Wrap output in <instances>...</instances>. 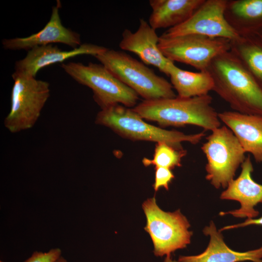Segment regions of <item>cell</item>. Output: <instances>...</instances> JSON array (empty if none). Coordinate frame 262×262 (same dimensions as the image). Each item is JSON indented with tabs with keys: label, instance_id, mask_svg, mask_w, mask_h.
<instances>
[{
	"label": "cell",
	"instance_id": "cell-1",
	"mask_svg": "<svg viewBox=\"0 0 262 262\" xmlns=\"http://www.w3.org/2000/svg\"><path fill=\"white\" fill-rule=\"evenodd\" d=\"M207 70L213 80V91L234 111L262 116V88L230 50L215 57Z\"/></svg>",
	"mask_w": 262,
	"mask_h": 262
},
{
	"label": "cell",
	"instance_id": "cell-2",
	"mask_svg": "<svg viewBox=\"0 0 262 262\" xmlns=\"http://www.w3.org/2000/svg\"><path fill=\"white\" fill-rule=\"evenodd\" d=\"M209 94L188 98L144 100L133 109L143 119L162 127L192 125L213 131L221 126L218 113L212 106Z\"/></svg>",
	"mask_w": 262,
	"mask_h": 262
},
{
	"label": "cell",
	"instance_id": "cell-3",
	"mask_svg": "<svg viewBox=\"0 0 262 262\" xmlns=\"http://www.w3.org/2000/svg\"><path fill=\"white\" fill-rule=\"evenodd\" d=\"M95 123L110 128L127 139L164 142L177 149H183L182 142L195 145L206 135L204 131L187 134L151 125L145 121L133 108L119 104L101 109L96 116Z\"/></svg>",
	"mask_w": 262,
	"mask_h": 262
},
{
	"label": "cell",
	"instance_id": "cell-4",
	"mask_svg": "<svg viewBox=\"0 0 262 262\" xmlns=\"http://www.w3.org/2000/svg\"><path fill=\"white\" fill-rule=\"evenodd\" d=\"M95 57L118 80L144 100L177 97L171 83L128 54L107 49Z\"/></svg>",
	"mask_w": 262,
	"mask_h": 262
},
{
	"label": "cell",
	"instance_id": "cell-5",
	"mask_svg": "<svg viewBox=\"0 0 262 262\" xmlns=\"http://www.w3.org/2000/svg\"><path fill=\"white\" fill-rule=\"evenodd\" d=\"M61 66L75 81L93 91L94 99L101 109L117 104L129 108L136 106L138 94L102 64L69 62Z\"/></svg>",
	"mask_w": 262,
	"mask_h": 262
},
{
	"label": "cell",
	"instance_id": "cell-6",
	"mask_svg": "<svg viewBox=\"0 0 262 262\" xmlns=\"http://www.w3.org/2000/svg\"><path fill=\"white\" fill-rule=\"evenodd\" d=\"M206 140L201 147L207 160L206 179L217 189L227 188L245 160L246 152L226 126L213 131Z\"/></svg>",
	"mask_w": 262,
	"mask_h": 262
},
{
	"label": "cell",
	"instance_id": "cell-7",
	"mask_svg": "<svg viewBox=\"0 0 262 262\" xmlns=\"http://www.w3.org/2000/svg\"><path fill=\"white\" fill-rule=\"evenodd\" d=\"M142 208L147 221L144 229L151 238L156 256H171L190 243L193 234L189 230L190 225L180 210L172 213L163 211L155 196L144 202Z\"/></svg>",
	"mask_w": 262,
	"mask_h": 262
},
{
	"label": "cell",
	"instance_id": "cell-8",
	"mask_svg": "<svg viewBox=\"0 0 262 262\" xmlns=\"http://www.w3.org/2000/svg\"><path fill=\"white\" fill-rule=\"evenodd\" d=\"M9 113L4 121L5 127L11 133L32 128L39 118L50 95L49 84L13 73Z\"/></svg>",
	"mask_w": 262,
	"mask_h": 262
},
{
	"label": "cell",
	"instance_id": "cell-9",
	"mask_svg": "<svg viewBox=\"0 0 262 262\" xmlns=\"http://www.w3.org/2000/svg\"><path fill=\"white\" fill-rule=\"evenodd\" d=\"M158 46L164 55L170 61L205 71L215 57L230 50L231 41L193 34L175 37L161 35Z\"/></svg>",
	"mask_w": 262,
	"mask_h": 262
},
{
	"label": "cell",
	"instance_id": "cell-10",
	"mask_svg": "<svg viewBox=\"0 0 262 262\" xmlns=\"http://www.w3.org/2000/svg\"><path fill=\"white\" fill-rule=\"evenodd\" d=\"M227 3L226 0H205L187 20L169 28L162 35L175 37L193 34L230 41L237 39L240 34L225 16Z\"/></svg>",
	"mask_w": 262,
	"mask_h": 262
},
{
	"label": "cell",
	"instance_id": "cell-11",
	"mask_svg": "<svg viewBox=\"0 0 262 262\" xmlns=\"http://www.w3.org/2000/svg\"><path fill=\"white\" fill-rule=\"evenodd\" d=\"M53 6L50 18L45 26L39 32L25 37L4 39L2 41L4 49L9 50L25 49L28 51L38 47L53 43L66 45L72 49L82 45L79 33L63 26L59 15L60 1Z\"/></svg>",
	"mask_w": 262,
	"mask_h": 262
},
{
	"label": "cell",
	"instance_id": "cell-12",
	"mask_svg": "<svg viewBox=\"0 0 262 262\" xmlns=\"http://www.w3.org/2000/svg\"><path fill=\"white\" fill-rule=\"evenodd\" d=\"M242 170L236 179L232 180L221 194L220 198L238 201L241 207L220 215L230 214L235 217L254 218L259 215L254 207L262 202V185L255 181L251 176L253 166L250 155L241 164Z\"/></svg>",
	"mask_w": 262,
	"mask_h": 262
},
{
	"label": "cell",
	"instance_id": "cell-13",
	"mask_svg": "<svg viewBox=\"0 0 262 262\" xmlns=\"http://www.w3.org/2000/svg\"><path fill=\"white\" fill-rule=\"evenodd\" d=\"M159 41V36L156 30L151 27L148 22L141 18L135 32L129 29L124 30L119 47L122 50L135 53L144 64L156 67L168 76L169 66L172 61L162 53L158 46Z\"/></svg>",
	"mask_w": 262,
	"mask_h": 262
},
{
	"label": "cell",
	"instance_id": "cell-14",
	"mask_svg": "<svg viewBox=\"0 0 262 262\" xmlns=\"http://www.w3.org/2000/svg\"><path fill=\"white\" fill-rule=\"evenodd\" d=\"M107 48L95 44L84 43L70 50H63L52 44L34 47L28 51L26 56L16 62L15 74L35 77L39 70L45 66L80 55H90L95 57Z\"/></svg>",
	"mask_w": 262,
	"mask_h": 262
},
{
	"label": "cell",
	"instance_id": "cell-15",
	"mask_svg": "<svg viewBox=\"0 0 262 262\" xmlns=\"http://www.w3.org/2000/svg\"><path fill=\"white\" fill-rule=\"evenodd\" d=\"M218 117L232 131L245 152L251 154L257 163H262V116L233 111L219 113Z\"/></svg>",
	"mask_w": 262,
	"mask_h": 262
},
{
	"label": "cell",
	"instance_id": "cell-16",
	"mask_svg": "<svg viewBox=\"0 0 262 262\" xmlns=\"http://www.w3.org/2000/svg\"><path fill=\"white\" fill-rule=\"evenodd\" d=\"M203 232L210 236L205 250L197 255L180 256L178 262H262V246L243 252L231 249L224 242L222 234L213 221L204 229Z\"/></svg>",
	"mask_w": 262,
	"mask_h": 262
},
{
	"label": "cell",
	"instance_id": "cell-17",
	"mask_svg": "<svg viewBox=\"0 0 262 262\" xmlns=\"http://www.w3.org/2000/svg\"><path fill=\"white\" fill-rule=\"evenodd\" d=\"M204 0H150L148 23L155 30L177 26L187 20Z\"/></svg>",
	"mask_w": 262,
	"mask_h": 262
},
{
	"label": "cell",
	"instance_id": "cell-18",
	"mask_svg": "<svg viewBox=\"0 0 262 262\" xmlns=\"http://www.w3.org/2000/svg\"><path fill=\"white\" fill-rule=\"evenodd\" d=\"M171 83L178 93V97L192 98L208 94L213 91V80L207 71L192 72L183 70L172 62L168 69Z\"/></svg>",
	"mask_w": 262,
	"mask_h": 262
},
{
	"label": "cell",
	"instance_id": "cell-19",
	"mask_svg": "<svg viewBox=\"0 0 262 262\" xmlns=\"http://www.w3.org/2000/svg\"><path fill=\"white\" fill-rule=\"evenodd\" d=\"M225 16L240 35L252 33L262 26V0H228Z\"/></svg>",
	"mask_w": 262,
	"mask_h": 262
},
{
	"label": "cell",
	"instance_id": "cell-20",
	"mask_svg": "<svg viewBox=\"0 0 262 262\" xmlns=\"http://www.w3.org/2000/svg\"><path fill=\"white\" fill-rule=\"evenodd\" d=\"M231 51L262 88V39L254 33L231 41Z\"/></svg>",
	"mask_w": 262,
	"mask_h": 262
},
{
	"label": "cell",
	"instance_id": "cell-21",
	"mask_svg": "<svg viewBox=\"0 0 262 262\" xmlns=\"http://www.w3.org/2000/svg\"><path fill=\"white\" fill-rule=\"evenodd\" d=\"M186 154V150L177 149L165 143L159 142L156 145L153 158H144L142 163L146 166L154 165L155 168L171 169L181 166V159Z\"/></svg>",
	"mask_w": 262,
	"mask_h": 262
},
{
	"label": "cell",
	"instance_id": "cell-22",
	"mask_svg": "<svg viewBox=\"0 0 262 262\" xmlns=\"http://www.w3.org/2000/svg\"><path fill=\"white\" fill-rule=\"evenodd\" d=\"M155 169V182L153 185L154 190L157 191L161 187L168 190L169 184L174 178L171 169L164 167H157Z\"/></svg>",
	"mask_w": 262,
	"mask_h": 262
},
{
	"label": "cell",
	"instance_id": "cell-23",
	"mask_svg": "<svg viewBox=\"0 0 262 262\" xmlns=\"http://www.w3.org/2000/svg\"><path fill=\"white\" fill-rule=\"evenodd\" d=\"M59 248H52L47 252L35 251L24 262H55L61 256Z\"/></svg>",
	"mask_w": 262,
	"mask_h": 262
},
{
	"label": "cell",
	"instance_id": "cell-24",
	"mask_svg": "<svg viewBox=\"0 0 262 262\" xmlns=\"http://www.w3.org/2000/svg\"><path fill=\"white\" fill-rule=\"evenodd\" d=\"M251 225H261L262 226V216L259 218H251V219H247L245 220V222L233 225L227 226L223 227L219 230L220 231L222 230H225L227 229H232L238 228L239 227H246Z\"/></svg>",
	"mask_w": 262,
	"mask_h": 262
},
{
	"label": "cell",
	"instance_id": "cell-25",
	"mask_svg": "<svg viewBox=\"0 0 262 262\" xmlns=\"http://www.w3.org/2000/svg\"><path fill=\"white\" fill-rule=\"evenodd\" d=\"M252 33L255 34L262 39V26Z\"/></svg>",
	"mask_w": 262,
	"mask_h": 262
},
{
	"label": "cell",
	"instance_id": "cell-26",
	"mask_svg": "<svg viewBox=\"0 0 262 262\" xmlns=\"http://www.w3.org/2000/svg\"><path fill=\"white\" fill-rule=\"evenodd\" d=\"M164 262H177L175 261H172V260L170 256H169L166 257Z\"/></svg>",
	"mask_w": 262,
	"mask_h": 262
},
{
	"label": "cell",
	"instance_id": "cell-27",
	"mask_svg": "<svg viewBox=\"0 0 262 262\" xmlns=\"http://www.w3.org/2000/svg\"><path fill=\"white\" fill-rule=\"evenodd\" d=\"M55 262H67L63 257L61 256Z\"/></svg>",
	"mask_w": 262,
	"mask_h": 262
},
{
	"label": "cell",
	"instance_id": "cell-28",
	"mask_svg": "<svg viewBox=\"0 0 262 262\" xmlns=\"http://www.w3.org/2000/svg\"><path fill=\"white\" fill-rule=\"evenodd\" d=\"M0 262H3V261H0Z\"/></svg>",
	"mask_w": 262,
	"mask_h": 262
}]
</instances>
